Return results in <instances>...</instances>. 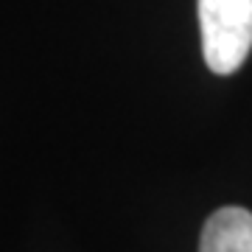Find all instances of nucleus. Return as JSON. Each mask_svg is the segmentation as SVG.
I'll return each mask as SVG.
<instances>
[{"label":"nucleus","instance_id":"f03ea898","mask_svg":"<svg viewBox=\"0 0 252 252\" xmlns=\"http://www.w3.org/2000/svg\"><path fill=\"white\" fill-rule=\"evenodd\" d=\"M199 252H252V213L244 207H219L205 221Z\"/></svg>","mask_w":252,"mask_h":252},{"label":"nucleus","instance_id":"f257e3e1","mask_svg":"<svg viewBox=\"0 0 252 252\" xmlns=\"http://www.w3.org/2000/svg\"><path fill=\"white\" fill-rule=\"evenodd\" d=\"M199 28L207 67L230 76L252 51V0H199Z\"/></svg>","mask_w":252,"mask_h":252}]
</instances>
